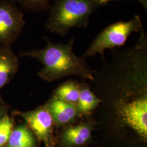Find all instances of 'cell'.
<instances>
[{
    "mask_svg": "<svg viewBox=\"0 0 147 147\" xmlns=\"http://www.w3.org/2000/svg\"><path fill=\"white\" fill-rule=\"evenodd\" d=\"M136 44L130 47L129 79L121 86L115 100L116 123L147 137V36L143 28Z\"/></svg>",
    "mask_w": 147,
    "mask_h": 147,
    "instance_id": "cell-1",
    "label": "cell"
},
{
    "mask_svg": "<svg viewBox=\"0 0 147 147\" xmlns=\"http://www.w3.org/2000/svg\"><path fill=\"white\" fill-rule=\"evenodd\" d=\"M47 45L42 49L21 51V57L35 58L43 65L38 76L51 82L70 75L84 80H94L95 71L89 68L82 57H78L73 51L74 38L65 44L51 42L45 38Z\"/></svg>",
    "mask_w": 147,
    "mask_h": 147,
    "instance_id": "cell-2",
    "label": "cell"
},
{
    "mask_svg": "<svg viewBox=\"0 0 147 147\" xmlns=\"http://www.w3.org/2000/svg\"><path fill=\"white\" fill-rule=\"evenodd\" d=\"M100 7L102 6L93 0H55L45 27L49 31L64 37L73 27H88L90 16Z\"/></svg>",
    "mask_w": 147,
    "mask_h": 147,
    "instance_id": "cell-3",
    "label": "cell"
},
{
    "mask_svg": "<svg viewBox=\"0 0 147 147\" xmlns=\"http://www.w3.org/2000/svg\"><path fill=\"white\" fill-rule=\"evenodd\" d=\"M143 28L141 17L135 15L129 21H117L106 27L90 44L83 58L94 57L99 53L105 60V50L113 49L124 45L129 37L134 32H140Z\"/></svg>",
    "mask_w": 147,
    "mask_h": 147,
    "instance_id": "cell-4",
    "label": "cell"
},
{
    "mask_svg": "<svg viewBox=\"0 0 147 147\" xmlns=\"http://www.w3.org/2000/svg\"><path fill=\"white\" fill-rule=\"evenodd\" d=\"M13 113L25 121L34 135L39 141L43 142L45 147H53V131L56 126L46 104L33 110L27 112L15 111Z\"/></svg>",
    "mask_w": 147,
    "mask_h": 147,
    "instance_id": "cell-5",
    "label": "cell"
},
{
    "mask_svg": "<svg viewBox=\"0 0 147 147\" xmlns=\"http://www.w3.org/2000/svg\"><path fill=\"white\" fill-rule=\"evenodd\" d=\"M26 25L24 14L10 0L0 1V46L11 45Z\"/></svg>",
    "mask_w": 147,
    "mask_h": 147,
    "instance_id": "cell-6",
    "label": "cell"
},
{
    "mask_svg": "<svg viewBox=\"0 0 147 147\" xmlns=\"http://www.w3.org/2000/svg\"><path fill=\"white\" fill-rule=\"evenodd\" d=\"M96 122L89 118L76 125H69L63 127L61 135V146L79 147L88 142Z\"/></svg>",
    "mask_w": 147,
    "mask_h": 147,
    "instance_id": "cell-7",
    "label": "cell"
},
{
    "mask_svg": "<svg viewBox=\"0 0 147 147\" xmlns=\"http://www.w3.org/2000/svg\"><path fill=\"white\" fill-rule=\"evenodd\" d=\"M50 111L56 127H64L74 124L82 117L77 106L53 96L45 104Z\"/></svg>",
    "mask_w": 147,
    "mask_h": 147,
    "instance_id": "cell-8",
    "label": "cell"
},
{
    "mask_svg": "<svg viewBox=\"0 0 147 147\" xmlns=\"http://www.w3.org/2000/svg\"><path fill=\"white\" fill-rule=\"evenodd\" d=\"M19 59L11 45L0 46V103L5 104L1 90L8 84L19 68Z\"/></svg>",
    "mask_w": 147,
    "mask_h": 147,
    "instance_id": "cell-9",
    "label": "cell"
},
{
    "mask_svg": "<svg viewBox=\"0 0 147 147\" xmlns=\"http://www.w3.org/2000/svg\"><path fill=\"white\" fill-rule=\"evenodd\" d=\"M102 102V100L95 94L87 84H80L77 107L81 117H89Z\"/></svg>",
    "mask_w": 147,
    "mask_h": 147,
    "instance_id": "cell-10",
    "label": "cell"
},
{
    "mask_svg": "<svg viewBox=\"0 0 147 147\" xmlns=\"http://www.w3.org/2000/svg\"><path fill=\"white\" fill-rule=\"evenodd\" d=\"M33 133L26 124L14 127L5 147H36Z\"/></svg>",
    "mask_w": 147,
    "mask_h": 147,
    "instance_id": "cell-11",
    "label": "cell"
},
{
    "mask_svg": "<svg viewBox=\"0 0 147 147\" xmlns=\"http://www.w3.org/2000/svg\"><path fill=\"white\" fill-rule=\"evenodd\" d=\"M80 84L68 81L60 85L53 93V96L77 106L80 95Z\"/></svg>",
    "mask_w": 147,
    "mask_h": 147,
    "instance_id": "cell-12",
    "label": "cell"
},
{
    "mask_svg": "<svg viewBox=\"0 0 147 147\" xmlns=\"http://www.w3.org/2000/svg\"><path fill=\"white\" fill-rule=\"evenodd\" d=\"M18 3L21 8L28 11H47L51 6V0H10Z\"/></svg>",
    "mask_w": 147,
    "mask_h": 147,
    "instance_id": "cell-13",
    "label": "cell"
},
{
    "mask_svg": "<svg viewBox=\"0 0 147 147\" xmlns=\"http://www.w3.org/2000/svg\"><path fill=\"white\" fill-rule=\"evenodd\" d=\"M14 127L13 121L9 115L0 121V147H5Z\"/></svg>",
    "mask_w": 147,
    "mask_h": 147,
    "instance_id": "cell-14",
    "label": "cell"
},
{
    "mask_svg": "<svg viewBox=\"0 0 147 147\" xmlns=\"http://www.w3.org/2000/svg\"><path fill=\"white\" fill-rule=\"evenodd\" d=\"M93 1L98 5H101L102 7H104L107 5L110 2L113 1H120V0H93ZM136 1H137L143 7V8L146 10H147V0H136Z\"/></svg>",
    "mask_w": 147,
    "mask_h": 147,
    "instance_id": "cell-15",
    "label": "cell"
},
{
    "mask_svg": "<svg viewBox=\"0 0 147 147\" xmlns=\"http://www.w3.org/2000/svg\"><path fill=\"white\" fill-rule=\"evenodd\" d=\"M9 110V106L5 104L0 103V121H1L5 116L8 115V112Z\"/></svg>",
    "mask_w": 147,
    "mask_h": 147,
    "instance_id": "cell-16",
    "label": "cell"
}]
</instances>
